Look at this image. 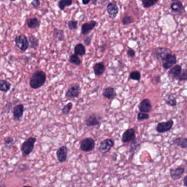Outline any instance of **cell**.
Returning a JSON list of instances; mask_svg holds the SVG:
<instances>
[{
  "mask_svg": "<svg viewBox=\"0 0 187 187\" xmlns=\"http://www.w3.org/2000/svg\"><path fill=\"white\" fill-rule=\"evenodd\" d=\"M46 81V75L44 71L38 70L31 76L29 85L33 89H38L45 84Z\"/></svg>",
  "mask_w": 187,
  "mask_h": 187,
  "instance_id": "1",
  "label": "cell"
},
{
  "mask_svg": "<svg viewBox=\"0 0 187 187\" xmlns=\"http://www.w3.org/2000/svg\"><path fill=\"white\" fill-rule=\"evenodd\" d=\"M36 142V138L30 137L22 143L20 148L22 156L27 157L31 154L34 150Z\"/></svg>",
  "mask_w": 187,
  "mask_h": 187,
  "instance_id": "2",
  "label": "cell"
},
{
  "mask_svg": "<svg viewBox=\"0 0 187 187\" xmlns=\"http://www.w3.org/2000/svg\"><path fill=\"white\" fill-rule=\"evenodd\" d=\"M102 122V117L96 113H92L85 118L84 124L87 127L99 126Z\"/></svg>",
  "mask_w": 187,
  "mask_h": 187,
  "instance_id": "3",
  "label": "cell"
},
{
  "mask_svg": "<svg viewBox=\"0 0 187 187\" xmlns=\"http://www.w3.org/2000/svg\"><path fill=\"white\" fill-rule=\"evenodd\" d=\"M95 146L96 143L93 138L91 137L84 138L81 142V150L84 152H91L95 148Z\"/></svg>",
  "mask_w": 187,
  "mask_h": 187,
  "instance_id": "4",
  "label": "cell"
},
{
  "mask_svg": "<svg viewBox=\"0 0 187 187\" xmlns=\"http://www.w3.org/2000/svg\"><path fill=\"white\" fill-rule=\"evenodd\" d=\"M81 93V88L78 84H72L69 86L65 94L67 98H77Z\"/></svg>",
  "mask_w": 187,
  "mask_h": 187,
  "instance_id": "5",
  "label": "cell"
},
{
  "mask_svg": "<svg viewBox=\"0 0 187 187\" xmlns=\"http://www.w3.org/2000/svg\"><path fill=\"white\" fill-rule=\"evenodd\" d=\"M174 124V121L172 120H169L166 122H159L156 126V132L159 134H164L169 132L172 129Z\"/></svg>",
  "mask_w": 187,
  "mask_h": 187,
  "instance_id": "6",
  "label": "cell"
},
{
  "mask_svg": "<svg viewBox=\"0 0 187 187\" xmlns=\"http://www.w3.org/2000/svg\"><path fill=\"white\" fill-rule=\"evenodd\" d=\"M114 141L111 139L107 138L103 140L100 143L98 149L102 154H104L109 152L111 148L114 147Z\"/></svg>",
  "mask_w": 187,
  "mask_h": 187,
  "instance_id": "7",
  "label": "cell"
},
{
  "mask_svg": "<svg viewBox=\"0 0 187 187\" xmlns=\"http://www.w3.org/2000/svg\"><path fill=\"white\" fill-rule=\"evenodd\" d=\"M172 51L166 47H158L155 50L154 55L157 59L162 61V60H164L168 54H172Z\"/></svg>",
  "mask_w": 187,
  "mask_h": 187,
  "instance_id": "8",
  "label": "cell"
},
{
  "mask_svg": "<svg viewBox=\"0 0 187 187\" xmlns=\"http://www.w3.org/2000/svg\"><path fill=\"white\" fill-rule=\"evenodd\" d=\"M162 67L165 69H169L177 63V58L175 55L172 54H168L162 61Z\"/></svg>",
  "mask_w": 187,
  "mask_h": 187,
  "instance_id": "9",
  "label": "cell"
},
{
  "mask_svg": "<svg viewBox=\"0 0 187 187\" xmlns=\"http://www.w3.org/2000/svg\"><path fill=\"white\" fill-rule=\"evenodd\" d=\"M152 105L149 99L145 98L141 101L138 105L139 111L144 113H148L152 110Z\"/></svg>",
  "mask_w": 187,
  "mask_h": 187,
  "instance_id": "10",
  "label": "cell"
},
{
  "mask_svg": "<svg viewBox=\"0 0 187 187\" xmlns=\"http://www.w3.org/2000/svg\"><path fill=\"white\" fill-rule=\"evenodd\" d=\"M136 138V132L134 129H126L122 134L121 140L124 143L132 141Z\"/></svg>",
  "mask_w": 187,
  "mask_h": 187,
  "instance_id": "11",
  "label": "cell"
},
{
  "mask_svg": "<svg viewBox=\"0 0 187 187\" xmlns=\"http://www.w3.org/2000/svg\"><path fill=\"white\" fill-rule=\"evenodd\" d=\"M107 11L109 18L115 19L119 13V8L115 2H110L107 6Z\"/></svg>",
  "mask_w": 187,
  "mask_h": 187,
  "instance_id": "12",
  "label": "cell"
},
{
  "mask_svg": "<svg viewBox=\"0 0 187 187\" xmlns=\"http://www.w3.org/2000/svg\"><path fill=\"white\" fill-rule=\"evenodd\" d=\"M68 149L67 146H63L60 147L56 153V155L58 161L60 163L64 162L67 160Z\"/></svg>",
  "mask_w": 187,
  "mask_h": 187,
  "instance_id": "13",
  "label": "cell"
},
{
  "mask_svg": "<svg viewBox=\"0 0 187 187\" xmlns=\"http://www.w3.org/2000/svg\"><path fill=\"white\" fill-rule=\"evenodd\" d=\"M97 25L98 23L95 20H91L89 22H85L81 26V34L83 35H87Z\"/></svg>",
  "mask_w": 187,
  "mask_h": 187,
  "instance_id": "14",
  "label": "cell"
},
{
  "mask_svg": "<svg viewBox=\"0 0 187 187\" xmlns=\"http://www.w3.org/2000/svg\"><path fill=\"white\" fill-rule=\"evenodd\" d=\"M15 43L18 48L22 51H25L29 46L27 37L24 35L17 36L15 39Z\"/></svg>",
  "mask_w": 187,
  "mask_h": 187,
  "instance_id": "15",
  "label": "cell"
},
{
  "mask_svg": "<svg viewBox=\"0 0 187 187\" xmlns=\"http://www.w3.org/2000/svg\"><path fill=\"white\" fill-rule=\"evenodd\" d=\"M24 111V107L23 104H18L14 107L13 115L14 119L16 121H20L22 118Z\"/></svg>",
  "mask_w": 187,
  "mask_h": 187,
  "instance_id": "16",
  "label": "cell"
},
{
  "mask_svg": "<svg viewBox=\"0 0 187 187\" xmlns=\"http://www.w3.org/2000/svg\"><path fill=\"white\" fill-rule=\"evenodd\" d=\"M184 172L185 169L183 167H177L176 169H171L169 170L171 177L174 181L178 180L181 178Z\"/></svg>",
  "mask_w": 187,
  "mask_h": 187,
  "instance_id": "17",
  "label": "cell"
},
{
  "mask_svg": "<svg viewBox=\"0 0 187 187\" xmlns=\"http://www.w3.org/2000/svg\"><path fill=\"white\" fill-rule=\"evenodd\" d=\"M169 71L168 72L169 77L174 80L176 79L182 71V67L180 65H176L174 66L169 68Z\"/></svg>",
  "mask_w": 187,
  "mask_h": 187,
  "instance_id": "18",
  "label": "cell"
},
{
  "mask_svg": "<svg viewBox=\"0 0 187 187\" xmlns=\"http://www.w3.org/2000/svg\"><path fill=\"white\" fill-rule=\"evenodd\" d=\"M141 141L136 138L132 141L129 146V152L131 154V157H133L134 154H135L141 149Z\"/></svg>",
  "mask_w": 187,
  "mask_h": 187,
  "instance_id": "19",
  "label": "cell"
},
{
  "mask_svg": "<svg viewBox=\"0 0 187 187\" xmlns=\"http://www.w3.org/2000/svg\"><path fill=\"white\" fill-rule=\"evenodd\" d=\"M171 9L174 12L179 14L184 13L186 12L182 2L178 1L173 2V3L171 5Z\"/></svg>",
  "mask_w": 187,
  "mask_h": 187,
  "instance_id": "20",
  "label": "cell"
},
{
  "mask_svg": "<svg viewBox=\"0 0 187 187\" xmlns=\"http://www.w3.org/2000/svg\"><path fill=\"white\" fill-rule=\"evenodd\" d=\"M102 95L104 97L110 100H112L116 97L117 94L115 90L113 87H108L103 89Z\"/></svg>",
  "mask_w": 187,
  "mask_h": 187,
  "instance_id": "21",
  "label": "cell"
},
{
  "mask_svg": "<svg viewBox=\"0 0 187 187\" xmlns=\"http://www.w3.org/2000/svg\"><path fill=\"white\" fill-rule=\"evenodd\" d=\"M93 69L96 76H101L105 72V65L103 62L97 63L94 65Z\"/></svg>",
  "mask_w": 187,
  "mask_h": 187,
  "instance_id": "22",
  "label": "cell"
},
{
  "mask_svg": "<svg viewBox=\"0 0 187 187\" xmlns=\"http://www.w3.org/2000/svg\"><path fill=\"white\" fill-rule=\"evenodd\" d=\"M164 100L166 104L169 107H175L177 105V100L173 94H167Z\"/></svg>",
  "mask_w": 187,
  "mask_h": 187,
  "instance_id": "23",
  "label": "cell"
},
{
  "mask_svg": "<svg viewBox=\"0 0 187 187\" xmlns=\"http://www.w3.org/2000/svg\"><path fill=\"white\" fill-rule=\"evenodd\" d=\"M172 143L174 145H176L181 148L186 149L187 148V139L186 137H177L174 138L172 141Z\"/></svg>",
  "mask_w": 187,
  "mask_h": 187,
  "instance_id": "24",
  "label": "cell"
},
{
  "mask_svg": "<svg viewBox=\"0 0 187 187\" xmlns=\"http://www.w3.org/2000/svg\"><path fill=\"white\" fill-rule=\"evenodd\" d=\"M86 52L85 46L82 44H79L76 45L74 49V53L77 56H83Z\"/></svg>",
  "mask_w": 187,
  "mask_h": 187,
  "instance_id": "25",
  "label": "cell"
},
{
  "mask_svg": "<svg viewBox=\"0 0 187 187\" xmlns=\"http://www.w3.org/2000/svg\"><path fill=\"white\" fill-rule=\"evenodd\" d=\"M11 87V83L8 81L3 80L0 81V91L7 92L9 91Z\"/></svg>",
  "mask_w": 187,
  "mask_h": 187,
  "instance_id": "26",
  "label": "cell"
},
{
  "mask_svg": "<svg viewBox=\"0 0 187 187\" xmlns=\"http://www.w3.org/2000/svg\"><path fill=\"white\" fill-rule=\"evenodd\" d=\"M141 1L144 8H149L155 5L159 0H141Z\"/></svg>",
  "mask_w": 187,
  "mask_h": 187,
  "instance_id": "27",
  "label": "cell"
},
{
  "mask_svg": "<svg viewBox=\"0 0 187 187\" xmlns=\"http://www.w3.org/2000/svg\"><path fill=\"white\" fill-rule=\"evenodd\" d=\"M69 62L75 65H80L81 64V60L80 58L76 54H72L69 58Z\"/></svg>",
  "mask_w": 187,
  "mask_h": 187,
  "instance_id": "28",
  "label": "cell"
},
{
  "mask_svg": "<svg viewBox=\"0 0 187 187\" xmlns=\"http://www.w3.org/2000/svg\"><path fill=\"white\" fill-rule=\"evenodd\" d=\"M72 107H73V104L71 102L68 103L67 104L65 105L62 110L63 114L65 115H68L70 111H71Z\"/></svg>",
  "mask_w": 187,
  "mask_h": 187,
  "instance_id": "29",
  "label": "cell"
},
{
  "mask_svg": "<svg viewBox=\"0 0 187 187\" xmlns=\"http://www.w3.org/2000/svg\"><path fill=\"white\" fill-rule=\"evenodd\" d=\"M72 4V0H60L59 2V7L62 10H64L67 6H70Z\"/></svg>",
  "mask_w": 187,
  "mask_h": 187,
  "instance_id": "30",
  "label": "cell"
},
{
  "mask_svg": "<svg viewBox=\"0 0 187 187\" xmlns=\"http://www.w3.org/2000/svg\"><path fill=\"white\" fill-rule=\"evenodd\" d=\"M141 72L138 71H134L131 72L129 75V78L133 80L139 81L141 79Z\"/></svg>",
  "mask_w": 187,
  "mask_h": 187,
  "instance_id": "31",
  "label": "cell"
},
{
  "mask_svg": "<svg viewBox=\"0 0 187 187\" xmlns=\"http://www.w3.org/2000/svg\"><path fill=\"white\" fill-rule=\"evenodd\" d=\"M39 25V22L37 18H32L28 20L27 25L31 28H35Z\"/></svg>",
  "mask_w": 187,
  "mask_h": 187,
  "instance_id": "32",
  "label": "cell"
},
{
  "mask_svg": "<svg viewBox=\"0 0 187 187\" xmlns=\"http://www.w3.org/2000/svg\"><path fill=\"white\" fill-rule=\"evenodd\" d=\"M134 22V18L130 15H125L122 20V22L124 25H128Z\"/></svg>",
  "mask_w": 187,
  "mask_h": 187,
  "instance_id": "33",
  "label": "cell"
},
{
  "mask_svg": "<svg viewBox=\"0 0 187 187\" xmlns=\"http://www.w3.org/2000/svg\"><path fill=\"white\" fill-rule=\"evenodd\" d=\"M149 115L148 113H144V112H139L137 114V119L138 121H142L146 120L149 119Z\"/></svg>",
  "mask_w": 187,
  "mask_h": 187,
  "instance_id": "34",
  "label": "cell"
},
{
  "mask_svg": "<svg viewBox=\"0 0 187 187\" xmlns=\"http://www.w3.org/2000/svg\"><path fill=\"white\" fill-rule=\"evenodd\" d=\"M178 81H186L187 80V72L186 69L182 71L179 75L176 78Z\"/></svg>",
  "mask_w": 187,
  "mask_h": 187,
  "instance_id": "35",
  "label": "cell"
},
{
  "mask_svg": "<svg viewBox=\"0 0 187 187\" xmlns=\"http://www.w3.org/2000/svg\"><path fill=\"white\" fill-rule=\"evenodd\" d=\"M14 141V139L12 137H7L5 139V146L6 148H11L13 146Z\"/></svg>",
  "mask_w": 187,
  "mask_h": 187,
  "instance_id": "36",
  "label": "cell"
},
{
  "mask_svg": "<svg viewBox=\"0 0 187 187\" xmlns=\"http://www.w3.org/2000/svg\"><path fill=\"white\" fill-rule=\"evenodd\" d=\"M67 26L71 30H75L77 29L78 22L77 21H69L67 23Z\"/></svg>",
  "mask_w": 187,
  "mask_h": 187,
  "instance_id": "37",
  "label": "cell"
},
{
  "mask_svg": "<svg viewBox=\"0 0 187 187\" xmlns=\"http://www.w3.org/2000/svg\"><path fill=\"white\" fill-rule=\"evenodd\" d=\"M161 81V76L159 75H156L152 77V82L154 85H157Z\"/></svg>",
  "mask_w": 187,
  "mask_h": 187,
  "instance_id": "38",
  "label": "cell"
},
{
  "mask_svg": "<svg viewBox=\"0 0 187 187\" xmlns=\"http://www.w3.org/2000/svg\"><path fill=\"white\" fill-rule=\"evenodd\" d=\"M92 39V35H89L86 36L84 39V43L87 46H89L91 44Z\"/></svg>",
  "mask_w": 187,
  "mask_h": 187,
  "instance_id": "39",
  "label": "cell"
},
{
  "mask_svg": "<svg viewBox=\"0 0 187 187\" xmlns=\"http://www.w3.org/2000/svg\"><path fill=\"white\" fill-rule=\"evenodd\" d=\"M127 55L129 58H134L136 55V51L134 49L129 48L127 51Z\"/></svg>",
  "mask_w": 187,
  "mask_h": 187,
  "instance_id": "40",
  "label": "cell"
},
{
  "mask_svg": "<svg viewBox=\"0 0 187 187\" xmlns=\"http://www.w3.org/2000/svg\"><path fill=\"white\" fill-rule=\"evenodd\" d=\"M32 5H34L36 7H37L40 5V2L38 0H34L32 2Z\"/></svg>",
  "mask_w": 187,
  "mask_h": 187,
  "instance_id": "41",
  "label": "cell"
},
{
  "mask_svg": "<svg viewBox=\"0 0 187 187\" xmlns=\"http://www.w3.org/2000/svg\"><path fill=\"white\" fill-rule=\"evenodd\" d=\"M183 184H184V186H185V187H187V176H186L184 178H183Z\"/></svg>",
  "mask_w": 187,
  "mask_h": 187,
  "instance_id": "42",
  "label": "cell"
},
{
  "mask_svg": "<svg viewBox=\"0 0 187 187\" xmlns=\"http://www.w3.org/2000/svg\"><path fill=\"white\" fill-rule=\"evenodd\" d=\"M82 4L84 5H88L89 2H91V0H82Z\"/></svg>",
  "mask_w": 187,
  "mask_h": 187,
  "instance_id": "43",
  "label": "cell"
},
{
  "mask_svg": "<svg viewBox=\"0 0 187 187\" xmlns=\"http://www.w3.org/2000/svg\"><path fill=\"white\" fill-rule=\"evenodd\" d=\"M117 154L116 153H114L112 156V160L114 161H116L117 160Z\"/></svg>",
  "mask_w": 187,
  "mask_h": 187,
  "instance_id": "44",
  "label": "cell"
},
{
  "mask_svg": "<svg viewBox=\"0 0 187 187\" xmlns=\"http://www.w3.org/2000/svg\"><path fill=\"white\" fill-rule=\"evenodd\" d=\"M92 1V4H93L94 5H97V2H98V0H91Z\"/></svg>",
  "mask_w": 187,
  "mask_h": 187,
  "instance_id": "45",
  "label": "cell"
},
{
  "mask_svg": "<svg viewBox=\"0 0 187 187\" xmlns=\"http://www.w3.org/2000/svg\"><path fill=\"white\" fill-rule=\"evenodd\" d=\"M178 0H171L172 2H175V1H177Z\"/></svg>",
  "mask_w": 187,
  "mask_h": 187,
  "instance_id": "46",
  "label": "cell"
},
{
  "mask_svg": "<svg viewBox=\"0 0 187 187\" xmlns=\"http://www.w3.org/2000/svg\"><path fill=\"white\" fill-rule=\"evenodd\" d=\"M11 1H15V0H11Z\"/></svg>",
  "mask_w": 187,
  "mask_h": 187,
  "instance_id": "47",
  "label": "cell"
}]
</instances>
